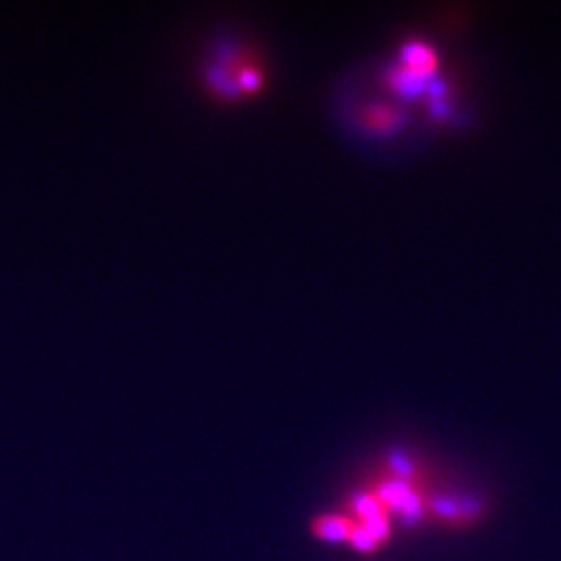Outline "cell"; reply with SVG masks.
I'll return each instance as SVG.
<instances>
[{
  "mask_svg": "<svg viewBox=\"0 0 561 561\" xmlns=\"http://www.w3.org/2000/svg\"><path fill=\"white\" fill-rule=\"evenodd\" d=\"M405 69L416 76L428 73L431 69H435V57L424 46H412L405 50Z\"/></svg>",
  "mask_w": 561,
  "mask_h": 561,
  "instance_id": "6da1fadb",
  "label": "cell"
},
{
  "mask_svg": "<svg viewBox=\"0 0 561 561\" xmlns=\"http://www.w3.org/2000/svg\"><path fill=\"white\" fill-rule=\"evenodd\" d=\"M368 117L375 127H389L396 121V115L389 108H375L368 113Z\"/></svg>",
  "mask_w": 561,
  "mask_h": 561,
  "instance_id": "7a4b0ae2",
  "label": "cell"
}]
</instances>
